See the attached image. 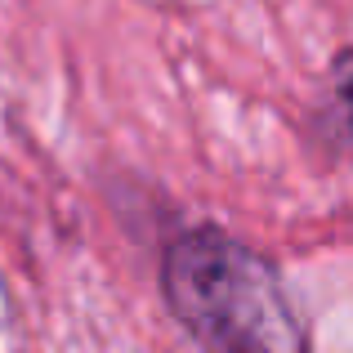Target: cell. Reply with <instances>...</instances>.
I'll list each match as a JSON object with an SVG mask.
<instances>
[{"mask_svg": "<svg viewBox=\"0 0 353 353\" xmlns=\"http://www.w3.org/2000/svg\"><path fill=\"white\" fill-rule=\"evenodd\" d=\"M336 94H340V108H345L349 125H353V54H345L336 68Z\"/></svg>", "mask_w": 353, "mask_h": 353, "instance_id": "obj_2", "label": "cell"}, {"mask_svg": "<svg viewBox=\"0 0 353 353\" xmlns=\"http://www.w3.org/2000/svg\"><path fill=\"white\" fill-rule=\"evenodd\" d=\"M161 291L210 353H304V327L273 264L219 228L170 241Z\"/></svg>", "mask_w": 353, "mask_h": 353, "instance_id": "obj_1", "label": "cell"}]
</instances>
